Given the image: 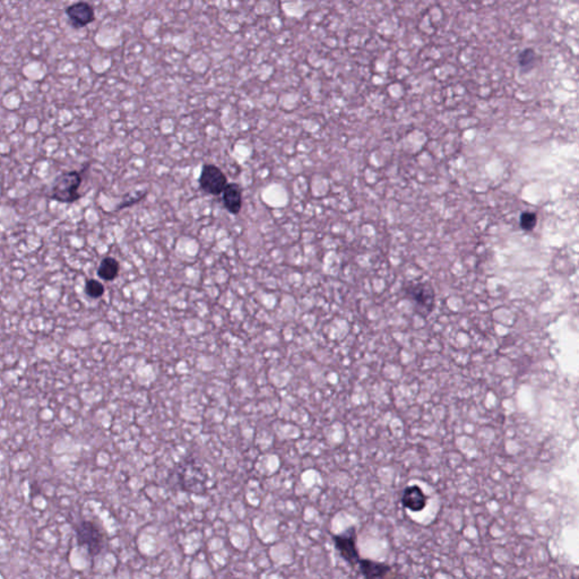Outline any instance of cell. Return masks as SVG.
I'll return each mask as SVG.
<instances>
[{"label": "cell", "instance_id": "cell-9", "mask_svg": "<svg viewBox=\"0 0 579 579\" xmlns=\"http://www.w3.org/2000/svg\"><path fill=\"white\" fill-rule=\"evenodd\" d=\"M407 295L416 301V304L428 310H431L435 300V292L431 286L426 283H416L411 285L407 290Z\"/></svg>", "mask_w": 579, "mask_h": 579}, {"label": "cell", "instance_id": "cell-1", "mask_svg": "<svg viewBox=\"0 0 579 579\" xmlns=\"http://www.w3.org/2000/svg\"><path fill=\"white\" fill-rule=\"evenodd\" d=\"M74 530L77 545L85 549L92 560L102 554L106 547V536L103 528L98 523L84 519L75 525Z\"/></svg>", "mask_w": 579, "mask_h": 579}, {"label": "cell", "instance_id": "cell-6", "mask_svg": "<svg viewBox=\"0 0 579 579\" xmlns=\"http://www.w3.org/2000/svg\"><path fill=\"white\" fill-rule=\"evenodd\" d=\"M428 496L418 486H407L402 496V505L411 512H422L428 505Z\"/></svg>", "mask_w": 579, "mask_h": 579}, {"label": "cell", "instance_id": "cell-12", "mask_svg": "<svg viewBox=\"0 0 579 579\" xmlns=\"http://www.w3.org/2000/svg\"><path fill=\"white\" fill-rule=\"evenodd\" d=\"M519 223H521L523 230L532 231L536 227L538 216L533 212H523L521 218H519Z\"/></svg>", "mask_w": 579, "mask_h": 579}, {"label": "cell", "instance_id": "cell-10", "mask_svg": "<svg viewBox=\"0 0 579 579\" xmlns=\"http://www.w3.org/2000/svg\"><path fill=\"white\" fill-rule=\"evenodd\" d=\"M120 265L113 257H106L100 262L98 275L104 281H113L118 276Z\"/></svg>", "mask_w": 579, "mask_h": 579}, {"label": "cell", "instance_id": "cell-7", "mask_svg": "<svg viewBox=\"0 0 579 579\" xmlns=\"http://www.w3.org/2000/svg\"><path fill=\"white\" fill-rule=\"evenodd\" d=\"M242 192V187L239 183H227V188L222 194V199H223V205L230 214H240L243 204Z\"/></svg>", "mask_w": 579, "mask_h": 579}, {"label": "cell", "instance_id": "cell-3", "mask_svg": "<svg viewBox=\"0 0 579 579\" xmlns=\"http://www.w3.org/2000/svg\"><path fill=\"white\" fill-rule=\"evenodd\" d=\"M356 538L358 535L354 526L346 528L345 531L339 534L332 535L334 547L339 556L352 567L358 566L359 560L361 559L356 545Z\"/></svg>", "mask_w": 579, "mask_h": 579}, {"label": "cell", "instance_id": "cell-11", "mask_svg": "<svg viewBox=\"0 0 579 579\" xmlns=\"http://www.w3.org/2000/svg\"><path fill=\"white\" fill-rule=\"evenodd\" d=\"M85 292L92 299H99L104 293V286L102 283L96 280H89L85 284Z\"/></svg>", "mask_w": 579, "mask_h": 579}, {"label": "cell", "instance_id": "cell-13", "mask_svg": "<svg viewBox=\"0 0 579 579\" xmlns=\"http://www.w3.org/2000/svg\"><path fill=\"white\" fill-rule=\"evenodd\" d=\"M535 59V52L533 49H525L519 56V66L522 68H527L533 64Z\"/></svg>", "mask_w": 579, "mask_h": 579}, {"label": "cell", "instance_id": "cell-5", "mask_svg": "<svg viewBox=\"0 0 579 579\" xmlns=\"http://www.w3.org/2000/svg\"><path fill=\"white\" fill-rule=\"evenodd\" d=\"M65 14L75 29H82L95 21V10L87 1L71 3L65 8Z\"/></svg>", "mask_w": 579, "mask_h": 579}, {"label": "cell", "instance_id": "cell-2", "mask_svg": "<svg viewBox=\"0 0 579 579\" xmlns=\"http://www.w3.org/2000/svg\"><path fill=\"white\" fill-rule=\"evenodd\" d=\"M89 166L90 163L87 164L83 170H73V171L63 172L60 176H58L52 186L49 198L55 202L63 203V204L76 203L80 198L78 189L83 183V173Z\"/></svg>", "mask_w": 579, "mask_h": 579}, {"label": "cell", "instance_id": "cell-4", "mask_svg": "<svg viewBox=\"0 0 579 579\" xmlns=\"http://www.w3.org/2000/svg\"><path fill=\"white\" fill-rule=\"evenodd\" d=\"M198 183L201 189L207 195L220 196L227 188L229 180L225 173L218 166L205 163L202 167Z\"/></svg>", "mask_w": 579, "mask_h": 579}, {"label": "cell", "instance_id": "cell-8", "mask_svg": "<svg viewBox=\"0 0 579 579\" xmlns=\"http://www.w3.org/2000/svg\"><path fill=\"white\" fill-rule=\"evenodd\" d=\"M359 569L365 579H385L391 571V566L388 563L372 559H360L358 563Z\"/></svg>", "mask_w": 579, "mask_h": 579}]
</instances>
